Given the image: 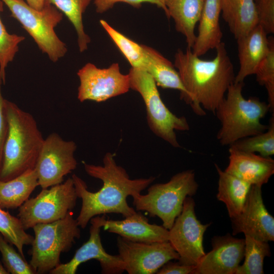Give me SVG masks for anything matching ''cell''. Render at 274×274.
<instances>
[{"mask_svg":"<svg viewBox=\"0 0 274 274\" xmlns=\"http://www.w3.org/2000/svg\"><path fill=\"white\" fill-rule=\"evenodd\" d=\"M102 161V165L83 162L86 173L102 182L101 188L95 192L89 191L80 177L76 174L72 176L78 197L82 200L76 220L83 229L96 216L116 213L126 217L135 213V210L128 205L127 197L140 194L155 180L153 177L130 179L126 170L116 163L114 154L111 152L105 154Z\"/></svg>","mask_w":274,"mask_h":274,"instance_id":"1","label":"cell"},{"mask_svg":"<svg viewBox=\"0 0 274 274\" xmlns=\"http://www.w3.org/2000/svg\"><path fill=\"white\" fill-rule=\"evenodd\" d=\"M216 49V56L209 60L201 59L188 48L185 51L178 49L175 55L174 65L188 93L189 105L200 116L206 115L205 110L215 113L235 78L224 43Z\"/></svg>","mask_w":274,"mask_h":274,"instance_id":"2","label":"cell"},{"mask_svg":"<svg viewBox=\"0 0 274 274\" xmlns=\"http://www.w3.org/2000/svg\"><path fill=\"white\" fill-rule=\"evenodd\" d=\"M5 107L8 132L0 172L1 181L35 169L45 139L31 114L6 99Z\"/></svg>","mask_w":274,"mask_h":274,"instance_id":"3","label":"cell"},{"mask_svg":"<svg viewBox=\"0 0 274 274\" xmlns=\"http://www.w3.org/2000/svg\"><path fill=\"white\" fill-rule=\"evenodd\" d=\"M244 82L232 83L215 113L221 123L217 139L223 146L266 131L261 122L270 111L269 104L256 97L246 99L242 94Z\"/></svg>","mask_w":274,"mask_h":274,"instance_id":"4","label":"cell"},{"mask_svg":"<svg viewBox=\"0 0 274 274\" xmlns=\"http://www.w3.org/2000/svg\"><path fill=\"white\" fill-rule=\"evenodd\" d=\"M198 188L194 171L186 170L175 174L166 183L149 186L147 194L132 197V202L137 211L159 217L162 226L169 230L181 214L185 198L195 194Z\"/></svg>","mask_w":274,"mask_h":274,"instance_id":"5","label":"cell"},{"mask_svg":"<svg viewBox=\"0 0 274 274\" xmlns=\"http://www.w3.org/2000/svg\"><path fill=\"white\" fill-rule=\"evenodd\" d=\"M32 229L35 236L29 264L36 273L49 272L59 265L61 254L68 252L81 236L80 227L71 212L62 219L38 224Z\"/></svg>","mask_w":274,"mask_h":274,"instance_id":"6","label":"cell"},{"mask_svg":"<svg viewBox=\"0 0 274 274\" xmlns=\"http://www.w3.org/2000/svg\"><path fill=\"white\" fill-rule=\"evenodd\" d=\"M2 1L9 8L11 16L20 23L52 61L55 62L65 55L66 46L55 31L63 14L56 7L45 4L41 10H37L24 0Z\"/></svg>","mask_w":274,"mask_h":274,"instance_id":"7","label":"cell"},{"mask_svg":"<svg viewBox=\"0 0 274 274\" xmlns=\"http://www.w3.org/2000/svg\"><path fill=\"white\" fill-rule=\"evenodd\" d=\"M128 74L130 89L138 92L144 101L150 130L172 146L181 147L175 131L190 129L186 117L176 116L166 107L154 80L143 68L131 67Z\"/></svg>","mask_w":274,"mask_h":274,"instance_id":"8","label":"cell"},{"mask_svg":"<svg viewBox=\"0 0 274 274\" xmlns=\"http://www.w3.org/2000/svg\"><path fill=\"white\" fill-rule=\"evenodd\" d=\"M78 198L72 178L42 189L35 197L28 198L18 209L17 217L26 230L39 223L64 218L74 209Z\"/></svg>","mask_w":274,"mask_h":274,"instance_id":"9","label":"cell"},{"mask_svg":"<svg viewBox=\"0 0 274 274\" xmlns=\"http://www.w3.org/2000/svg\"><path fill=\"white\" fill-rule=\"evenodd\" d=\"M195 201L187 196L182 211L168 230V242L179 256V262L196 266L205 255L203 235L210 223L203 224L197 218Z\"/></svg>","mask_w":274,"mask_h":274,"instance_id":"10","label":"cell"},{"mask_svg":"<svg viewBox=\"0 0 274 274\" xmlns=\"http://www.w3.org/2000/svg\"><path fill=\"white\" fill-rule=\"evenodd\" d=\"M76 149L74 141L65 140L56 132L44 139L35 168L42 189L62 183L64 177L76 168Z\"/></svg>","mask_w":274,"mask_h":274,"instance_id":"11","label":"cell"},{"mask_svg":"<svg viewBox=\"0 0 274 274\" xmlns=\"http://www.w3.org/2000/svg\"><path fill=\"white\" fill-rule=\"evenodd\" d=\"M77 75L80 81L78 99L80 102L105 101L130 89L129 75L121 73L118 63L104 68L87 63L78 71Z\"/></svg>","mask_w":274,"mask_h":274,"instance_id":"12","label":"cell"},{"mask_svg":"<svg viewBox=\"0 0 274 274\" xmlns=\"http://www.w3.org/2000/svg\"><path fill=\"white\" fill-rule=\"evenodd\" d=\"M118 255L128 274H153L166 263L179 256L168 242L146 243L127 240L118 236Z\"/></svg>","mask_w":274,"mask_h":274,"instance_id":"13","label":"cell"},{"mask_svg":"<svg viewBox=\"0 0 274 274\" xmlns=\"http://www.w3.org/2000/svg\"><path fill=\"white\" fill-rule=\"evenodd\" d=\"M106 219L105 215L92 218L88 240L76 251L70 261L60 263L49 273L75 274L80 264L92 259L99 262L102 273L120 274L125 271L124 262L119 256L108 253L102 246L100 232Z\"/></svg>","mask_w":274,"mask_h":274,"instance_id":"14","label":"cell"},{"mask_svg":"<svg viewBox=\"0 0 274 274\" xmlns=\"http://www.w3.org/2000/svg\"><path fill=\"white\" fill-rule=\"evenodd\" d=\"M261 187L251 185L241 212L230 219L233 235L244 233L259 241H274V218L264 206Z\"/></svg>","mask_w":274,"mask_h":274,"instance_id":"15","label":"cell"},{"mask_svg":"<svg viewBox=\"0 0 274 274\" xmlns=\"http://www.w3.org/2000/svg\"><path fill=\"white\" fill-rule=\"evenodd\" d=\"M212 250L200 259L193 274H235L244 257L245 238L229 233L214 236Z\"/></svg>","mask_w":274,"mask_h":274,"instance_id":"16","label":"cell"},{"mask_svg":"<svg viewBox=\"0 0 274 274\" xmlns=\"http://www.w3.org/2000/svg\"><path fill=\"white\" fill-rule=\"evenodd\" d=\"M102 227L104 230L132 242L152 243L168 241V230L163 226L150 224L140 211L122 220L106 219Z\"/></svg>","mask_w":274,"mask_h":274,"instance_id":"17","label":"cell"},{"mask_svg":"<svg viewBox=\"0 0 274 274\" xmlns=\"http://www.w3.org/2000/svg\"><path fill=\"white\" fill-rule=\"evenodd\" d=\"M229 164L226 173L250 183L262 186L274 174V160L255 153L229 147Z\"/></svg>","mask_w":274,"mask_h":274,"instance_id":"18","label":"cell"},{"mask_svg":"<svg viewBox=\"0 0 274 274\" xmlns=\"http://www.w3.org/2000/svg\"><path fill=\"white\" fill-rule=\"evenodd\" d=\"M236 41L239 67L234 82L239 83L255 74L269 50L270 42L267 33L258 24Z\"/></svg>","mask_w":274,"mask_h":274,"instance_id":"19","label":"cell"},{"mask_svg":"<svg viewBox=\"0 0 274 274\" xmlns=\"http://www.w3.org/2000/svg\"><path fill=\"white\" fill-rule=\"evenodd\" d=\"M144 61L141 68L153 79L157 86L180 92L181 98L189 105L188 93L174 64L154 48L143 45Z\"/></svg>","mask_w":274,"mask_h":274,"instance_id":"20","label":"cell"},{"mask_svg":"<svg viewBox=\"0 0 274 274\" xmlns=\"http://www.w3.org/2000/svg\"><path fill=\"white\" fill-rule=\"evenodd\" d=\"M220 0H205L198 22V33L191 49L197 56L204 55L211 49H216L222 42L223 33L220 25Z\"/></svg>","mask_w":274,"mask_h":274,"instance_id":"21","label":"cell"},{"mask_svg":"<svg viewBox=\"0 0 274 274\" xmlns=\"http://www.w3.org/2000/svg\"><path fill=\"white\" fill-rule=\"evenodd\" d=\"M205 0H165L168 18H172L176 30L191 49L196 39L195 27L200 17Z\"/></svg>","mask_w":274,"mask_h":274,"instance_id":"22","label":"cell"},{"mask_svg":"<svg viewBox=\"0 0 274 274\" xmlns=\"http://www.w3.org/2000/svg\"><path fill=\"white\" fill-rule=\"evenodd\" d=\"M222 17L237 40L258 23L254 0H220Z\"/></svg>","mask_w":274,"mask_h":274,"instance_id":"23","label":"cell"},{"mask_svg":"<svg viewBox=\"0 0 274 274\" xmlns=\"http://www.w3.org/2000/svg\"><path fill=\"white\" fill-rule=\"evenodd\" d=\"M215 166L219 176L217 198L225 203L230 218H234L241 212L252 185Z\"/></svg>","mask_w":274,"mask_h":274,"instance_id":"24","label":"cell"},{"mask_svg":"<svg viewBox=\"0 0 274 274\" xmlns=\"http://www.w3.org/2000/svg\"><path fill=\"white\" fill-rule=\"evenodd\" d=\"M39 186L35 169L7 181H0V208L16 209L22 205Z\"/></svg>","mask_w":274,"mask_h":274,"instance_id":"25","label":"cell"},{"mask_svg":"<svg viewBox=\"0 0 274 274\" xmlns=\"http://www.w3.org/2000/svg\"><path fill=\"white\" fill-rule=\"evenodd\" d=\"M92 0H45L46 4L56 7L64 14L73 24L77 35V41L80 52L88 48L90 38L85 32L83 15Z\"/></svg>","mask_w":274,"mask_h":274,"instance_id":"26","label":"cell"},{"mask_svg":"<svg viewBox=\"0 0 274 274\" xmlns=\"http://www.w3.org/2000/svg\"><path fill=\"white\" fill-rule=\"evenodd\" d=\"M245 260L235 274H263L264 259L270 255L268 242L256 239L245 235Z\"/></svg>","mask_w":274,"mask_h":274,"instance_id":"27","label":"cell"},{"mask_svg":"<svg viewBox=\"0 0 274 274\" xmlns=\"http://www.w3.org/2000/svg\"><path fill=\"white\" fill-rule=\"evenodd\" d=\"M229 147L243 152L258 153L263 157H271L274 154L273 113L266 131L240 139Z\"/></svg>","mask_w":274,"mask_h":274,"instance_id":"28","label":"cell"},{"mask_svg":"<svg viewBox=\"0 0 274 274\" xmlns=\"http://www.w3.org/2000/svg\"><path fill=\"white\" fill-rule=\"evenodd\" d=\"M0 233L10 244L17 248L24 257L23 247L32 244L34 237L27 233L19 219L0 208Z\"/></svg>","mask_w":274,"mask_h":274,"instance_id":"29","label":"cell"},{"mask_svg":"<svg viewBox=\"0 0 274 274\" xmlns=\"http://www.w3.org/2000/svg\"><path fill=\"white\" fill-rule=\"evenodd\" d=\"M99 22L131 67L141 68L144 61L143 45L124 36L106 21L101 19Z\"/></svg>","mask_w":274,"mask_h":274,"instance_id":"30","label":"cell"},{"mask_svg":"<svg viewBox=\"0 0 274 274\" xmlns=\"http://www.w3.org/2000/svg\"><path fill=\"white\" fill-rule=\"evenodd\" d=\"M4 4L0 0V13L4 10ZM24 39L23 36L9 33L0 17V74L4 84L6 82V68L14 59L19 50V45Z\"/></svg>","mask_w":274,"mask_h":274,"instance_id":"31","label":"cell"},{"mask_svg":"<svg viewBox=\"0 0 274 274\" xmlns=\"http://www.w3.org/2000/svg\"><path fill=\"white\" fill-rule=\"evenodd\" d=\"M269 50L259 64L255 73L256 81L259 85L264 86L267 93L268 104L270 111H274V41L269 39Z\"/></svg>","mask_w":274,"mask_h":274,"instance_id":"32","label":"cell"},{"mask_svg":"<svg viewBox=\"0 0 274 274\" xmlns=\"http://www.w3.org/2000/svg\"><path fill=\"white\" fill-rule=\"evenodd\" d=\"M0 233V252L4 266L9 273H36L31 265L26 261L25 258L17 252Z\"/></svg>","mask_w":274,"mask_h":274,"instance_id":"33","label":"cell"},{"mask_svg":"<svg viewBox=\"0 0 274 274\" xmlns=\"http://www.w3.org/2000/svg\"><path fill=\"white\" fill-rule=\"evenodd\" d=\"M258 16V24L267 34L274 32V0H254Z\"/></svg>","mask_w":274,"mask_h":274,"instance_id":"34","label":"cell"},{"mask_svg":"<svg viewBox=\"0 0 274 274\" xmlns=\"http://www.w3.org/2000/svg\"><path fill=\"white\" fill-rule=\"evenodd\" d=\"M118 3H126L136 8H140L143 3H147L154 4L161 8L168 18L165 0H94L95 11L99 14L108 11Z\"/></svg>","mask_w":274,"mask_h":274,"instance_id":"35","label":"cell"},{"mask_svg":"<svg viewBox=\"0 0 274 274\" xmlns=\"http://www.w3.org/2000/svg\"><path fill=\"white\" fill-rule=\"evenodd\" d=\"M4 84L0 74V172L3 162V151L8 132V122L5 107V98L2 93V85Z\"/></svg>","mask_w":274,"mask_h":274,"instance_id":"36","label":"cell"},{"mask_svg":"<svg viewBox=\"0 0 274 274\" xmlns=\"http://www.w3.org/2000/svg\"><path fill=\"white\" fill-rule=\"evenodd\" d=\"M194 265H188L170 261L163 265L156 272L157 274H193Z\"/></svg>","mask_w":274,"mask_h":274,"instance_id":"37","label":"cell"},{"mask_svg":"<svg viewBox=\"0 0 274 274\" xmlns=\"http://www.w3.org/2000/svg\"><path fill=\"white\" fill-rule=\"evenodd\" d=\"M25 2L31 7L41 10L44 6L45 0H25Z\"/></svg>","mask_w":274,"mask_h":274,"instance_id":"38","label":"cell"},{"mask_svg":"<svg viewBox=\"0 0 274 274\" xmlns=\"http://www.w3.org/2000/svg\"><path fill=\"white\" fill-rule=\"evenodd\" d=\"M0 274H9L6 269L0 262Z\"/></svg>","mask_w":274,"mask_h":274,"instance_id":"39","label":"cell"}]
</instances>
